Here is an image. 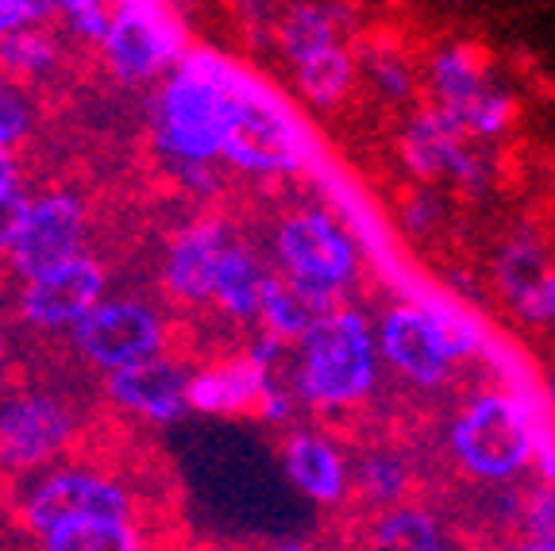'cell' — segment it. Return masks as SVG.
I'll return each mask as SVG.
<instances>
[{
  "instance_id": "ba28073f",
  "label": "cell",
  "mask_w": 555,
  "mask_h": 551,
  "mask_svg": "<svg viewBox=\"0 0 555 551\" xmlns=\"http://www.w3.org/2000/svg\"><path fill=\"white\" fill-rule=\"evenodd\" d=\"M101 51L116 78L151 81L185 59L190 39L182 16L166 0H116Z\"/></svg>"
},
{
  "instance_id": "2e32d148",
  "label": "cell",
  "mask_w": 555,
  "mask_h": 551,
  "mask_svg": "<svg viewBox=\"0 0 555 551\" xmlns=\"http://www.w3.org/2000/svg\"><path fill=\"white\" fill-rule=\"evenodd\" d=\"M108 394L131 413L147 421H178L190 409V374L178 362H166L163 355L120 367L108 379Z\"/></svg>"
},
{
  "instance_id": "7402d4cb",
  "label": "cell",
  "mask_w": 555,
  "mask_h": 551,
  "mask_svg": "<svg viewBox=\"0 0 555 551\" xmlns=\"http://www.w3.org/2000/svg\"><path fill=\"white\" fill-rule=\"evenodd\" d=\"M270 282V270L255 259L251 247L228 243L217 262V282H212V302L235 320H259L262 290Z\"/></svg>"
},
{
  "instance_id": "1f68e13d",
  "label": "cell",
  "mask_w": 555,
  "mask_h": 551,
  "mask_svg": "<svg viewBox=\"0 0 555 551\" xmlns=\"http://www.w3.org/2000/svg\"><path fill=\"white\" fill-rule=\"evenodd\" d=\"M54 16L51 0H0V39L24 24H47Z\"/></svg>"
},
{
  "instance_id": "3957f363",
  "label": "cell",
  "mask_w": 555,
  "mask_h": 551,
  "mask_svg": "<svg viewBox=\"0 0 555 551\" xmlns=\"http://www.w3.org/2000/svg\"><path fill=\"white\" fill-rule=\"evenodd\" d=\"M324 155L328 151L301 108L251 66H240L220 158L232 170L255 178H286V174H312Z\"/></svg>"
},
{
  "instance_id": "4316f807",
  "label": "cell",
  "mask_w": 555,
  "mask_h": 551,
  "mask_svg": "<svg viewBox=\"0 0 555 551\" xmlns=\"http://www.w3.org/2000/svg\"><path fill=\"white\" fill-rule=\"evenodd\" d=\"M443 225H448V197H443V190L440 185L413 181V190L398 205V228L409 240H433Z\"/></svg>"
},
{
  "instance_id": "f1b7e54d",
  "label": "cell",
  "mask_w": 555,
  "mask_h": 551,
  "mask_svg": "<svg viewBox=\"0 0 555 551\" xmlns=\"http://www.w3.org/2000/svg\"><path fill=\"white\" fill-rule=\"evenodd\" d=\"M51 4L78 39H89V43L101 47L104 31H108V20H113L108 0H51Z\"/></svg>"
},
{
  "instance_id": "4dcf8cb0",
  "label": "cell",
  "mask_w": 555,
  "mask_h": 551,
  "mask_svg": "<svg viewBox=\"0 0 555 551\" xmlns=\"http://www.w3.org/2000/svg\"><path fill=\"white\" fill-rule=\"evenodd\" d=\"M31 205L35 197H27L20 185H9V190L0 193V251L12 255V247H16L20 232L27 225V216H31Z\"/></svg>"
},
{
  "instance_id": "603a6c76",
  "label": "cell",
  "mask_w": 555,
  "mask_h": 551,
  "mask_svg": "<svg viewBox=\"0 0 555 551\" xmlns=\"http://www.w3.org/2000/svg\"><path fill=\"white\" fill-rule=\"evenodd\" d=\"M374 551H455L451 536L443 533L440 521L428 509L401 501V505L378 509L371 528Z\"/></svg>"
},
{
  "instance_id": "5bb4252c",
  "label": "cell",
  "mask_w": 555,
  "mask_h": 551,
  "mask_svg": "<svg viewBox=\"0 0 555 551\" xmlns=\"http://www.w3.org/2000/svg\"><path fill=\"white\" fill-rule=\"evenodd\" d=\"M101 302H104V270L93 259L78 255V259L47 270V274L27 278L24 317L39 328H62V324L74 328Z\"/></svg>"
},
{
  "instance_id": "8992f818",
  "label": "cell",
  "mask_w": 555,
  "mask_h": 551,
  "mask_svg": "<svg viewBox=\"0 0 555 551\" xmlns=\"http://www.w3.org/2000/svg\"><path fill=\"white\" fill-rule=\"evenodd\" d=\"M494 143H478L436 104H416L398 131V158L413 181L486 193L494 185Z\"/></svg>"
},
{
  "instance_id": "d6986e66",
  "label": "cell",
  "mask_w": 555,
  "mask_h": 551,
  "mask_svg": "<svg viewBox=\"0 0 555 551\" xmlns=\"http://www.w3.org/2000/svg\"><path fill=\"white\" fill-rule=\"evenodd\" d=\"M555 270L552 255H547V243L540 240L532 228H517L513 235H505V243L494 255V293L498 302L513 312V317H529L537 293L544 290L547 274Z\"/></svg>"
},
{
  "instance_id": "4fadbf2b",
  "label": "cell",
  "mask_w": 555,
  "mask_h": 551,
  "mask_svg": "<svg viewBox=\"0 0 555 551\" xmlns=\"http://www.w3.org/2000/svg\"><path fill=\"white\" fill-rule=\"evenodd\" d=\"M74 432L69 409L54 397L24 394L0 406V459L9 466H35L59 456Z\"/></svg>"
},
{
  "instance_id": "277c9868",
  "label": "cell",
  "mask_w": 555,
  "mask_h": 551,
  "mask_svg": "<svg viewBox=\"0 0 555 551\" xmlns=\"http://www.w3.org/2000/svg\"><path fill=\"white\" fill-rule=\"evenodd\" d=\"M378 328L359 309L339 305L321 328L297 344L294 394L321 413H344L371 401L382 374Z\"/></svg>"
},
{
  "instance_id": "f546056e",
  "label": "cell",
  "mask_w": 555,
  "mask_h": 551,
  "mask_svg": "<svg viewBox=\"0 0 555 551\" xmlns=\"http://www.w3.org/2000/svg\"><path fill=\"white\" fill-rule=\"evenodd\" d=\"M517 528L525 536H555V483L540 478L517 498Z\"/></svg>"
},
{
  "instance_id": "9c48e42d",
  "label": "cell",
  "mask_w": 555,
  "mask_h": 551,
  "mask_svg": "<svg viewBox=\"0 0 555 551\" xmlns=\"http://www.w3.org/2000/svg\"><path fill=\"white\" fill-rule=\"evenodd\" d=\"M74 344L89 362L120 371L163 351V324L139 302H101L74 324Z\"/></svg>"
},
{
  "instance_id": "d6a6232c",
  "label": "cell",
  "mask_w": 555,
  "mask_h": 551,
  "mask_svg": "<svg viewBox=\"0 0 555 551\" xmlns=\"http://www.w3.org/2000/svg\"><path fill=\"white\" fill-rule=\"evenodd\" d=\"M525 324L544 328V332H552V336H555V270L547 274L544 290L537 293V302H532V309H529V317H525Z\"/></svg>"
},
{
  "instance_id": "d590c367",
  "label": "cell",
  "mask_w": 555,
  "mask_h": 551,
  "mask_svg": "<svg viewBox=\"0 0 555 551\" xmlns=\"http://www.w3.org/2000/svg\"><path fill=\"white\" fill-rule=\"evenodd\" d=\"M505 551H555V536H525L520 533V540L509 543Z\"/></svg>"
},
{
  "instance_id": "52a82bcc",
  "label": "cell",
  "mask_w": 555,
  "mask_h": 551,
  "mask_svg": "<svg viewBox=\"0 0 555 551\" xmlns=\"http://www.w3.org/2000/svg\"><path fill=\"white\" fill-rule=\"evenodd\" d=\"M274 255L282 274L317 285V290H328L336 297L347 285H356L366 259L351 228L332 208L289 213L274 232Z\"/></svg>"
},
{
  "instance_id": "ffe728a7",
  "label": "cell",
  "mask_w": 555,
  "mask_h": 551,
  "mask_svg": "<svg viewBox=\"0 0 555 551\" xmlns=\"http://www.w3.org/2000/svg\"><path fill=\"white\" fill-rule=\"evenodd\" d=\"M359 43H363V39H347V43L321 47V51L305 54V59H297L294 66H289L294 86H297V93L305 97V104L324 108V113L347 104V97L356 93L359 81H363Z\"/></svg>"
},
{
  "instance_id": "484cf974",
  "label": "cell",
  "mask_w": 555,
  "mask_h": 551,
  "mask_svg": "<svg viewBox=\"0 0 555 551\" xmlns=\"http://www.w3.org/2000/svg\"><path fill=\"white\" fill-rule=\"evenodd\" d=\"M59 39L43 24H24L0 39V74L9 78H39L59 66Z\"/></svg>"
},
{
  "instance_id": "8fae6325",
  "label": "cell",
  "mask_w": 555,
  "mask_h": 551,
  "mask_svg": "<svg viewBox=\"0 0 555 551\" xmlns=\"http://www.w3.org/2000/svg\"><path fill=\"white\" fill-rule=\"evenodd\" d=\"M24 517L39 533H51L62 521L78 517H128V494L116 483L89 471H62L35 486Z\"/></svg>"
},
{
  "instance_id": "ab89813d",
  "label": "cell",
  "mask_w": 555,
  "mask_h": 551,
  "mask_svg": "<svg viewBox=\"0 0 555 551\" xmlns=\"http://www.w3.org/2000/svg\"><path fill=\"white\" fill-rule=\"evenodd\" d=\"M0 367H4V347H0Z\"/></svg>"
},
{
  "instance_id": "f35d334b",
  "label": "cell",
  "mask_w": 555,
  "mask_h": 551,
  "mask_svg": "<svg viewBox=\"0 0 555 551\" xmlns=\"http://www.w3.org/2000/svg\"><path fill=\"white\" fill-rule=\"evenodd\" d=\"M382 4H401V0H382Z\"/></svg>"
},
{
  "instance_id": "836d02e7",
  "label": "cell",
  "mask_w": 555,
  "mask_h": 551,
  "mask_svg": "<svg viewBox=\"0 0 555 551\" xmlns=\"http://www.w3.org/2000/svg\"><path fill=\"white\" fill-rule=\"evenodd\" d=\"M224 9H232L240 20H251V24H270V31H274V4L270 0H220Z\"/></svg>"
},
{
  "instance_id": "e0dca14e",
  "label": "cell",
  "mask_w": 555,
  "mask_h": 551,
  "mask_svg": "<svg viewBox=\"0 0 555 551\" xmlns=\"http://www.w3.org/2000/svg\"><path fill=\"white\" fill-rule=\"evenodd\" d=\"M336 309V293L317 290V285L297 282V278L278 270V274H270L267 290H262L259 320L267 328V336L278 339V344H301L312 328H321Z\"/></svg>"
},
{
  "instance_id": "6da1fadb",
  "label": "cell",
  "mask_w": 555,
  "mask_h": 551,
  "mask_svg": "<svg viewBox=\"0 0 555 551\" xmlns=\"http://www.w3.org/2000/svg\"><path fill=\"white\" fill-rule=\"evenodd\" d=\"M243 62L190 47L155 97V146L182 174H201L224 155L232 86Z\"/></svg>"
},
{
  "instance_id": "cb8c5ba5",
  "label": "cell",
  "mask_w": 555,
  "mask_h": 551,
  "mask_svg": "<svg viewBox=\"0 0 555 551\" xmlns=\"http://www.w3.org/2000/svg\"><path fill=\"white\" fill-rule=\"evenodd\" d=\"M351 490L374 509H390L413 494V463L398 448H371L351 463Z\"/></svg>"
},
{
  "instance_id": "8d00e7d4",
  "label": "cell",
  "mask_w": 555,
  "mask_h": 551,
  "mask_svg": "<svg viewBox=\"0 0 555 551\" xmlns=\"http://www.w3.org/2000/svg\"><path fill=\"white\" fill-rule=\"evenodd\" d=\"M540 389H544V401H547V409H552V417H555V367L540 374Z\"/></svg>"
},
{
  "instance_id": "7a4b0ae2",
  "label": "cell",
  "mask_w": 555,
  "mask_h": 551,
  "mask_svg": "<svg viewBox=\"0 0 555 551\" xmlns=\"http://www.w3.org/2000/svg\"><path fill=\"white\" fill-rule=\"evenodd\" d=\"M555 436V417L544 394H513L505 386L478 389L455 413L448 448L478 483H513L537 463L540 439Z\"/></svg>"
},
{
  "instance_id": "e575fe53",
  "label": "cell",
  "mask_w": 555,
  "mask_h": 551,
  "mask_svg": "<svg viewBox=\"0 0 555 551\" xmlns=\"http://www.w3.org/2000/svg\"><path fill=\"white\" fill-rule=\"evenodd\" d=\"M16 185V155H12V146H0V193Z\"/></svg>"
},
{
  "instance_id": "d4e9b609",
  "label": "cell",
  "mask_w": 555,
  "mask_h": 551,
  "mask_svg": "<svg viewBox=\"0 0 555 551\" xmlns=\"http://www.w3.org/2000/svg\"><path fill=\"white\" fill-rule=\"evenodd\" d=\"M47 551H139L128 517H78L43 533Z\"/></svg>"
},
{
  "instance_id": "44dd1931",
  "label": "cell",
  "mask_w": 555,
  "mask_h": 551,
  "mask_svg": "<svg viewBox=\"0 0 555 551\" xmlns=\"http://www.w3.org/2000/svg\"><path fill=\"white\" fill-rule=\"evenodd\" d=\"M359 66H363V81L382 104L405 108L416 101V93L425 89V69H416V62L405 54V47L390 35H363L359 43Z\"/></svg>"
},
{
  "instance_id": "30bf717a",
  "label": "cell",
  "mask_w": 555,
  "mask_h": 551,
  "mask_svg": "<svg viewBox=\"0 0 555 551\" xmlns=\"http://www.w3.org/2000/svg\"><path fill=\"white\" fill-rule=\"evenodd\" d=\"M81 235H86V208L69 193H47L35 197L31 216L12 247V262L24 278H39L47 270L81 255Z\"/></svg>"
},
{
  "instance_id": "9a60e30c",
  "label": "cell",
  "mask_w": 555,
  "mask_h": 551,
  "mask_svg": "<svg viewBox=\"0 0 555 551\" xmlns=\"http://www.w3.org/2000/svg\"><path fill=\"white\" fill-rule=\"evenodd\" d=\"M282 471L294 490L317 505H336L351 494V459L324 432H294L282 444Z\"/></svg>"
},
{
  "instance_id": "74e56055",
  "label": "cell",
  "mask_w": 555,
  "mask_h": 551,
  "mask_svg": "<svg viewBox=\"0 0 555 551\" xmlns=\"http://www.w3.org/2000/svg\"><path fill=\"white\" fill-rule=\"evenodd\" d=\"M278 551H317V548H309V543H282Z\"/></svg>"
},
{
  "instance_id": "5b68a950",
  "label": "cell",
  "mask_w": 555,
  "mask_h": 551,
  "mask_svg": "<svg viewBox=\"0 0 555 551\" xmlns=\"http://www.w3.org/2000/svg\"><path fill=\"white\" fill-rule=\"evenodd\" d=\"M428 104L443 108L478 143H498L517 124L520 101L498 74L494 59L475 43H440L425 59Z\"/></svg>"
},
{
  "instance_id": "7c38bea8",
  "label": "cell",
  "mask_w": 555,
  "mask_h": 551,
  "mask_svg": "<svg viewBox=\"0 0 555 551\" xmlns=\"http://www.w3.org/2000/svg\"><path fill=\"white\" fill-rule=\"evenodd\" d=\"M274 351L278 339L267 336L255 351L240 355L232 362H220L212 371H201L190 379V409L197 413H247V409L267 406L274 379Z\"/></svg>"
},
{
  "instance_id": "83f0119b",
  "label": "cell",
  "mask_w": 555,
  "mask_h": 551,
  "mask_svg": "<svg viewBox=\"0 0 555 551\" xmlns=\"http://www.w3.org/2000/svg\"><path fill=\"white\" fill-rule=\"evenodd\" d=\"M31 124H35L31 97L9 74H0V146H16L20 139H27Z\"/></svg>"
},
{
  "instance_id": "ac0fdd59",
  "label": "cell",
  "mask_w": 555,
  "mask_h": 551,
  "mask_svg": "<svg viewBox=\"0 0 555 551\" xmlns=\"http://www.w3.org/2000/svg\"><path fill=\"white\" fill-rule=\"evenodd\" d=\"M224 220H197L170 243L166 255V285L182 302H212V282H217V262L228 247Z\"/></svg>"
}]
</instances>
